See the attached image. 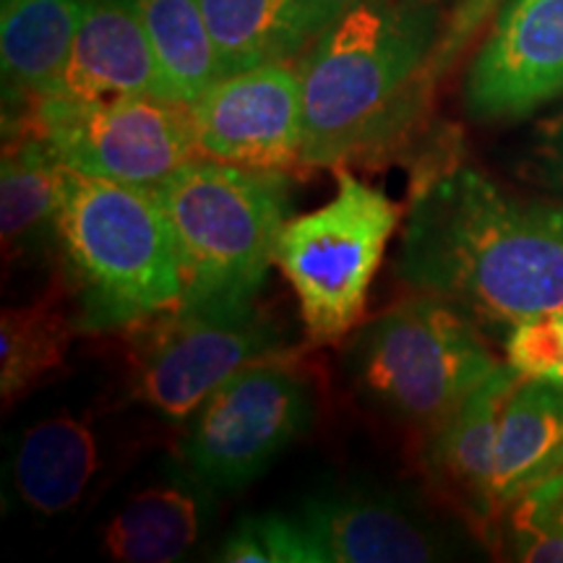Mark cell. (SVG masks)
<instances>
[{
	"label": "cell",
	"mask_w": 563,
	"mask_h": 563,
	"mask_svg": "<svg viewBox=\"0 0 563 563\" xmlns=\"http://www.w3.org/2000/svg\"><path fill=\"white\" fill-rule=\"evenodd\" d=\"M397 277L509 334L563 308V201L525 199L464 159L460 136L415 154Z\"/></svg>",
	"instance_id": "6da1fadb"
},
{
	"label": "cell",
	"mask_w": 563,
	"mask_h": 563,
	"mask_svg": "<svg viewBox=\"0 0 563 563\" xmlns=\"http://www.w3.org/2000/svg\"><path fill=\"white\" fill-rule=\"evenodd\" d=\"M443 30L435 0H355L298 63L302 167L373 170L418 154Z\"/></svg>",
	"instance_id": "7a4b0ae2"
},
{
	"label": "cell",
	"mask_w": 563,
	"mask_h": 563,
	"mask_svg": "<svg viewBox=\"0 0 563 563\" xmlns=\"http://www.w3.org/2000/svg\"><path fill=\"white\" fill-rule=\"evenodd\" d=\"M53 251L79 332H131L178 308V249L154 188L63 165Z\"/></svg>",
	"instance_id": "3957f363"
},
{
	"label": "cell",
	"mask_w": 563,
	"mask_h": 563,
	"mask_svg": "<svg viewBox=\"0 0 563 563\" xmlns=\"http://www.w3.org/2000/svg\"><path fill=\"white\" fill-rule=\"evenodd\" d=\"M178 249L175 311L235 316L258 306L292 217L290 173L199 157L154 188Z\"/></svg>",
	"instance_id": "277c9868"
},
{
	"label": "cell",
	"mask_w": 563,
	"mask_h": 563,
	"mask_svg": "<svg viewBox=\"0 0 563 563\" xmlns=\"http://www.w3.org/2000/svg\"><path fill=\"white\" fill-rule=\"evenodd\" d=\"M342 365L363 402L426 439L504 363L481 323L412 292L350 334Z\"/></svg>",
	"instance_id": "5b68a950"
},
{
	"label": "cell",
	"mask_w": 563,
	"mask_h": 563,
	"mask_svg": "<svg viewBox=\"0 0 563 563\" xmlns=\"http://www.w3.org/2000/svg\"><path fill=\"white\" fill-rule=\"evenodd\" d=\"M336 191L323 207L290 217L274 266L298 298L308 342L334 344L361 327L384 251L405 207L382 188L340 167Z\"/></svg>",
	"instance_id": "8992f818"
},
{
	"label": "cell",
	"mask_w": 563,
	"mask_h": 563,
	"mask_svg": "<svg viewBox=\"0 0 563 563\" xmlns=\"http://www.w3.org/2000/svg\"><path fill=\"white\" fill-rule=\"evenodd\" d=\"M313 389L290 352L232 376L183 422L178 470L214 496L258 481L313 422Z\"/></svg>",
	"instance_id": "52a82bcc"
},
{
	"label": "cell",
	"mask_w": 563,
	"mask_h": 563,
	"mask_svg": "<svg viewBox=\"0 0 563 563\" xmlns=\"http://www.w3.org/2000/svg\"><path fill=\"white\" fill-rule=\"evenodd\" d=\"M24 118L63 165L129 186L159 188L201 157L188 104L167 97H42Z\"/></svg>",
	"instance_id": "ba28073f"
},
{
	"label": "cell",
	"mask_w": 563,
	"mask_h": 563,
	"mask_svg": "<svg viewBox=\"0 0 563 563\" xmlns=\"http://www.w3.org/2000/svg\"><path fill=\"white\" fill-rule=\"evenodd\" d=\"M129 334L133 394L175 426L249 365L290 352L282 321L262 306L235 316L170 311Z\"/></svg>",
	"instance_id": "9c48e42d"
},
{
	"label": "cell",
	"mask_w": 563,
	"mask_h": 563,
	"mask_svg": "<svg viewBox=\"0 0 563 563\" xmlns=\"http://www.w3.org/2000/svg\"><path fill=\"white\" fill-rule=\"evenodd\" d=\"M201 157L253 167L302 170L300 68L292 60L222 74L188 104Z\"/></svg>",
	"instance_id": "30bf717a"
},
{
	"label": "cell",
	"mask_w": 563,
	"mask_h": 563,
	"mask_svg": "<svg viewBox=\"0 0 563 563\" xmlns=\"http://www.w3.org/2000/svg\"><path fill=\"white\" fill-rule=\"evenodd\" d=\"M563 95V0H504L464 79V112L511 123Z\"/></svg>",
	"instance_id": "8fae6325"
},
{
	"label": "cell",
	"mask_w": 563,
	"mask_h": 563,
	"mask_svg": "<svg viewBox=\"0 0 563 563\" xmlns=\"http://www.w3.org/2000/svg\"><path fill=\"white\" fill-rule=\"evenodd\" d=\"M519 373L504 363L483 382L435 431L422 439V473L431 488L477 534L488 538L498 530L496 490V441L506 399L517 389Z\"/></svg>",
	"instance_id": "7c38bea8"
},
{
	"label": "cell",
	"mask_w": 563,
	"mask_h": 563,
	"mask_svg": "<svg viewBox=\"0 0 563 563\" xmlns=\"http://www.w3.org/2000/svg\"><path fill=\"white\" fill-rule=\"evenodd\" d=\"M123 95L173 100L133 0H81L79 30L47 97L87 102Z\"/></svg>",
	"instance_id": "4fadbf2b"
},
{
	"label": "cell",
	"mask_w": 563,
	"mask_h": 563,
	"mask_svg": "<svg viewBox=\"0 0 563 563\" xmlns=\"http://www.w3.org/2000/svg\"><path fill=\"white\" fill-rule=\"evenodd\" d=\"M298 519L323 563H426L446 555L428 519L386 496H316L300 506Z\"/></svg>",
	"instance_id": "5bb4252c"
},
{
	"label": "cell",
	"mask_w": 563,
	"mask_h": 563,
	"mask_svg": "<svg viewBox=\"0 0 563 563\" xmlns=\"http://www.w3.org/2000/svg\"><path fill=\"white\" fill-rule=\"evenodd\" d=\"M355 0H201L222 74L298 60Z\"/></svg>",
	"instance_id": "9a60e30c"
},
{
	"label": "cell",
	"mask_w": 563,
	"mask_h": 563,
	"mask_svg": "<svg viewBox=\"0 0 563 563\" xmlns=\"http://www.w3.org/2000/svg\"><path fill=\"white\" fill-rule=\"evenodd\" d=\"M0 159V238L5 262L55 249L63 162L26 118L3 121Z\"/></svg>",
	"instance_id": "2e32d148"
},
{
	"label": "cell",
	"mask_w": 563,
	"mask_h": 563,
	"mask_svg": "<svg viewBox=\"0 0 563 563\" xmlns=\"http://www.w3.org/2000/svg\"><path fill=\"white\" fill-rule=\"evenodd\" d=\"M81 19V0H3L0 60L5 118H21L60 79Z\"/></svg>",
	"instance_id": "e0dca14e"
},
{
	"label": "cell",
	"mask_w": 563,
	"mask_h": 563,
	"mask_svg": "<svg viewBox=\"0 0 563 563\" xmlns=\"http://www.w3.org/2000/svg\"><path fill=\"white\" fill-rule=\"evenodd\" d=\"M214 493L178 470L173 483L133 493L102 530V548L121 563H173L199 543Z\"/></svg>",
	"instance_id": "ac0fdd59"
},
{
	"label": "cell",
	"mask_w": 563,
	"mask_h": 563,
	"mask_svg": "<svg viewBox=\"0 0 563 563\" xmlns=\"http://www.w3.org/2000/svg\"><path fill=\"white\" fill-rule=\"evenodd\" d=\"M100 464L95 431L74 415L45 418L21 433L13 452V488L32 511L55 517L87 493Z\"/></svg>",
	"instance_id": "d6986e66"
},
{
	"label": "cell",
	"mask_w": 563,
	"mask_h": 563,
	"mask_svg": "<svg viewBox=\"0 0 563 563\" xmlns=\"http://www.w3.org/2000/svg\"><path fill=\"white\" fill-rule=\"evenodd\" d=\"M563 470V389L540 378H519L506 399L496 441L498 509L543 477ZM501 519V517H498Z\"/></svg>",
	"instance_id": "ffe728a7"
},
{
	"label": "cell",
	"mask_w": 563,
	"mask_h": 563,
	"mask_svg": "<svg viewBox=\"0 0 563 563\" xmlns=\"http://www.w3.org/2000/svg\"><path fill=\"white\" fill-rule=\"evenodd\" d=\"M76 332H79V323H76L74 306L60 277L37 300L3 308V316H0L3 407L16 405L47 376L63 368Z\"/></svg>",
	"instance_id": "44dd1931"
},
{
	"label": "cell",
	"mask_w": 563,
	"mask_h": 563,
	"mask_svg": "<svg viewBox=\"0 0 563 563\" xmlns=\"http://www.w3.org/2000/svg\"><path fill=\"white\" fill-rule=\"evenodd\" d=\"M162 79L175 102L191 104L222 76L201 0H133Z\"/></svg>",
	"instance_id": "7402d4cb"
},
{
	"label": "cell",
	"mask_w": 563,
	"mask_h": 563,
	"mask_svg": "<svg viewBox=\"0 0 563 563\" xmlns=\"http://www.w3.org/2000/svg\"><path fill=\"white\" fill-rule=\"evenodd\" d=\"M496 538L514 561L563 563V470L504 506Z\"/></svg>",
	"instance_id": "603a6c76"
},
{
	"label": "cell",
	"mask_w": 563,
	"mask_h": 563,
	"mask_svg": "<svg viewBox=\"0 0 563 563\" xmlns=\"http://www.w3.org/2000/svg\"><path fill=\"white\" fill-rule=\"evenodd\" d=\"M222 563H323L319 545L295 517L253 514L243 517L214 555Z\"/></svg>",
	"instance_id": "cb8c5ba5"
},
{
	"label": "cell",
	"mask_w": 563,
	"mask_h": 563,
	"mask_svg": "<svg viewBox=\"0 0 563 563\" xmlns=\"http://www.w3.org/2000/svg\"><path fill=\"white\" fill-rule=\"evenodd\" d=\"M506 363L519 376L540 378L563 389V308L514 327L504 342Z\"/></svg>",
	"instance_id": "d4e9b609"
},
{
	"label": "cell",
	"mask_w": 563,
	"mask_h": 563,
	"mask_svg": "<svg viewBox=\"0 0 563 563\" xmlns=\"http://www.w3.org/2000/svg\"><path fill=\"white\" fill-rule=\"evenodd\" d=\"M501 3L504 0H460V3H456L454 13L446 21V30H443L439 51H435V79H441V76L460 60V55L467 51L470 42L481 34L485 21L498 11Z\"/></svg>",
	"instance_id": "484cf974"
},
{
	"label": "cell",
	"mask_w": 563,
	"mask_h": 563,
	"mask_svg": "<svg viewBox=\"0 0 563 563\" xmlns=\"http://www.w3.org/2000/svg\"><path fill=\"white\" fill-rule=\"evenodd\" d=\"M532 167L540 183L563 191V110L540 129Z\"/></svg>",
	"instance_id": "4316f807"
}]
</instances>
